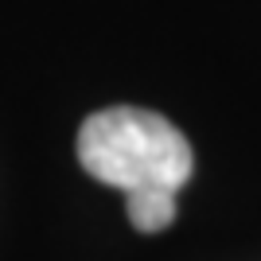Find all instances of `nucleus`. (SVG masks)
I'll return each mask as SVG.
<instances>
[{"instance_id":"obj_1","label":"nucleus","mask_w":261,"mask_h":261,"mask_svg":"<svg viewBox=\"0 0 261 261\" xmlns=\"http://www.w3.org/2000/svg\"><path fill=\"white\" fill-rule=\"evenodd\" d=\"M78 164L94 179L125 191L129 222L141 234H160L175 222V191L191 179V144L152 109H98L78 129Z\"/></svg>"}]
</instances>
